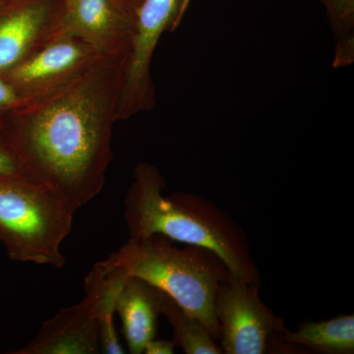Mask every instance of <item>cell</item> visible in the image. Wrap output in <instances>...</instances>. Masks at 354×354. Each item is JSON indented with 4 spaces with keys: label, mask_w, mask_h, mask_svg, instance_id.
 <instances>
[{
    "label": "cell",
    "mask_w": 354,
    "mask_h": 354,
    "mask_svg": "<svg viewBox=\"0 0 354 354\" xmlns=\"http://www.w3.org/2000/svg\"><path fill=\"white\" fill-rule=\"evenodd\" d=\"M136 8L127 0H62L59 32L104 55L131 48Z\"/></svg>",
    "instance_id": "7"
},
{
    "label": "cell",
    "mask_w": 354,
    "mask_h": 354,
    "mask_svg": "<svg viewBox=\"0 0 354 354\" xmlns=\"http://www.w3.org/2000/svg\"><path fill=\"white\" fill-rule=\"evenodd\" d=\"M260 286L230 272L218 286L215 309L223 353L265 354L292 348L283 341L288 329L283 319L261 300Z\"/></svg>",
    "instance_id": "5"
},
{
    "label": "cell",
    "mask_w": 354,
    "mask_h": 354,
    "mask_svg": "<svg viewBox=\"0 0 354 354\" xmlns=\"http://www.w3.org/2000/svg\"><path fill=\"white\" fill-rule=\"evenodd\" d=\"M74 215L34 179L0 177V242L11 260L64 267L60 247L71 232Z\"/></svg>",
    "instance_id": "4"
},
{
    "label": "cell",
    "mask_w": 354,
    "mask_h": 354,
    "mask_svg": "<svg viewBox=\"0 0 354 354\" xmlns=\"http://www.w3.org/2000/svg\"><path fill=\"white\" fill-rule=\"evenodd\" d=\"M165 181L157 167H135L125 198L124 216L130 237L162 234L172 241L204 247L225 261L243 281L261 285L248 237L241 225L214 203L188 192L165 196Z\"/></svg>",
    "instance_id": "2"
},
{
    "label": "cell",
    "mask_w": 354,
    "mask_h": 354,
    "mask_svg": "<svg viewBox=\"0 0 354 354\" xmlns=\"http://www.w3.org/2000/svg\"><path fill=\"white\" fill-rule=\"evenodd\" d=\"M129 279L111 258L95 263L84 281L85 299L99 321L100 348L106 354H123L114 325V313L118 295Z\"/></svg>",
    "instance_id": "11"
},
{
    "label": "cell",
    "mask_w": 354,
    "mask_h": 354,
    "mask_svg": "<svg viewBox=\"0 0 354 354\" xmlns=\"http://www.w3.org/2000/svg\"><path fill=\"white\" fill-rule=\"evenodd\" d=\"M109 258L128 278L143 279L171 297L201 321L218 342L216 290L232 272L220 256L204 247L176 246L164 235L153 234L145 239L130 237Z\"/></svg>",
    "instance_id": "3"
},
{
    "label": "cell",
    "mask_w": 354,
    "mask_h": 354,
    "mask_svg": "<svg viewBox=\"0 0 354 354\" xmlns=\"http://www.w3.org/2000/svg\"><path fill=\"white\" fill-rule=\"evenodd\" d=\"M160 312L174 330L176 346L186 354L223 353L208 328L160 290Z\"/></svg>",
    "instance_id": "14"
},
{
    "label": "cell",
    "mask_w": 354,
    "mask_h": 354,
    "mask_svg": "<svg viewBox=\"0 0 354 354\" xmlns=\"http://www.w3.org/2000/svg\"><path fill=\"white\" fill-rule=\"evenodd\" d=\"M127 1L130 4V6L137 9V7L141 4V2L143 1V0H127Z\"/></svg>",
    "instance_id": "19"
},
{
    "label": "cell",
    "mask_w": 354,
    "mask_h": 354,
    "mask_svg": "<svg viewBox=\"0 0 354 354\" xmlns=\"http://www.w3.org/2000/svg\"><path fill=\"white\" fill-rule=\"evenodd\" d=\"M130 48L102 55L81 75L0 120L26 176L76 213L101 193Z\"/></svg>",
    "instance_id": "1"
},
{
    "label": "cell",
    "mask_w": 354,
    "mask_h": 354,
    "mask_svg": "<svg viewBox=\"0 0 354 354\" xmlns=\"http://www.w3.org/2000/svg\"><path fill=\"white\" fill-rule=\"evenodd\" d=\"M62 0L0 2V76L59 34Z\"/></svg>",
    "instance_id": "8"
},
{
    "label": "cell",
    "mask_w": 354,
    "mask_h": 354,
    "mask_svg": "<svg viewBox=\"0 0 354 354\" xmlns=\"http://www.w3.org/2000/svg\"><path fill=\"white\" fill-rule=\"evenodd\" d=\"M26 176L17 156L0 127V177Z\"/></svg>",
    "instance_id": "17"
},
{
    "label": "cell",
    "mask_w": 354,
    "mask_h": 354,
    "mask_svg": "<svg viewBox=\"0 0 354 354\" xmlns=\"http://www.w3.org/2000/svg\"><path fill=\"white\" fill-rule=\"evenodd\" d=\"M283 341L290 348H304L323 354L354 353V316L335 317L321 322L302 324L295 332L288 330Z\"/></svg>",
    "instance_id": "12"
},
{
    "label": "cell",
    "mask_w": 354,
    "mask_h": 354,
    "mask_svg": "<svg viewBox=\"0 0 354 354\" xmlns=\"http://www.w3.org/2000/svg\"><path fill=\"white\" fill-rule=\"evenodd\" d=\"M122 332L131 354L143 353L147 342L155 339L160 312V290L150 283L130 277L115 304Z\"/></svg>",
    "instance_id": "10"
},
{
    "label": "cell",
    "mask_w": 354,
    "mask_h": 354,
    "mask_svg": "<svg viewBox=\"0 0 354 354\" xmlns=\"http://www.w3.org/2000/svg\"><path fill=\"white\" fill-rule=\"evenodd\" d=\"M191 0H143L136 9L134 43L139 50L151 53L165 32L176 31Z\"/></svg>",
    "instance_id": "13"
},
{
    "label": "cell",
    "mask_w": 354,
    "mask_h": 354,
    "mask_svg": "<svg viewBox=\"0 0 354 354\" xmlns=\"http://www.w3.org/2000/svg\"><path fill=\"white\" fill-rule=\"evenodd\" d=\"M102 55L85 41L59 32L4 77L34 100L71 82Z\"/></svg>",
    "instance_id": "6"
},
{
    "label": "cell",
    "mask_w": 354,
    "mask_h": 354,
    "mask_svg": "<svg viewBox=\"0 0 354 354\" xmlns=\"http://www.w3.org/2000/svg\"><path fill=\"white\" fill-rule=\"evenodd\" d=\"M176 344L174 339L165 341V339H153L147 342L144 348V353L146 354H172L176 349Z\"/></svg>",
    "instance_id": "18"
},
{
    "label": "cell",
    "mask_w": 354,
    "mask_h": 354,
    "mask_svg": "<svg viewBox=\"0 0 354 354\" xmlns=\"http://www.w3.org/2000/svg\"><path fill=\"white\" fill-rule=\"evenodd\" d=\"M100 348L99 321L82 301L59 310L46 321L38 334L16 354H95Z\"/></svg>",
    "instance_id": "9"
},
{
    "label": "cell",
    "mask_w": 354,
    "mask_h": 354,
    "mask_svg": "<svg viewBox=\"0 0 354 354\" xmlns=\"http://www.w3.org/2000/svg\"><path fill=\"white\" fill-rule=\"evenodd\" d=\"M31 101L6 77L0 76V120Z\"/></svg>",
    "instance_id": "16"
},
{
    "label": "cell",
    "mask_w": 354,
    "mask_h": 354,
    "mask_svg": "<svg viewBox=\"0 0 354 354\" xmlns=\"http://www.w3.org/2000/svg\"><path fill=\"white\" fill-rule=\"evenodd\" d=\"M337 44L334 66H346L354 59V0H320Z\"/></svg>",
    "instance_id": "15"
},
{
    "label": "cell",
    "mask_w": 354,
    "mask_h": 354,
    "mask_svg": "<svg viewBox=\"0 0 354 354\" xmlns=\"http://www.w3.org/2000/svg\"><path fill=\"white\" fill-rule=\"evenodd\" d=\"M4 1V0H0V2Z\"/></svg>",
    "instance_id": "20"
}]
</instances>
